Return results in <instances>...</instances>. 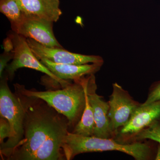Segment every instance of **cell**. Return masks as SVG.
<instances>
[{"label": "cell", "instance_id": "cell-4", "mask_svg": "<svg viewBox=\"0 0 160 160\" xmlns=\"http://www.w3.org/2000/svg\"><path fill=\"white\" fill-rule=\"evenodd\" d=\"M9 78L3 73L0 83V115L8 120L11 128V137L0 146V155L5 159L10 152L22 140L24 137L25 112L19 97L12 93L8 85Z\"/></svg>", "mask_w": 160, "mask_h": 160}, {"label": "cell", "instance_id": "cell-2", "mask_svg": "<svg viewBox=\"0 0 160 160\" xmlns=\"http://www.w3.org/2000/svg\"><path fill=\"white\" fill-rule=\"evenodd\" d=\"M62 149L66 160L73 159L76 156L81 153L110 151L124 152L136 160H151L153 156L151 146L141 141L124 144L114 138L83 136L71 132L65 138Z\"/></svg>", "mask_w": 160, "mask_h": 160}, {"label": "cell", "instance_id": "cell-3", "mask_svg": "<svg viewBox=\"0 0 160 160\" xmlns=\"http://www.w3.org/2000/svg\"><path fill=\"white\" fill-rule=\"evenodd\" d=\"M83 78L73 81L62 89L56 90H29L18 83L13 86L15 90L24 95L38 98L46 102L68 119L70 129H73L81 120L86 106Z\"/></svg>", "mask_w": 160, "mask_h": 160}, {"label": "cell", "instance_id": "cell-1", "mask_svg": "<svg viewBox=\"0 0 160 160\" xmlns=\"http://www.w3.org/2000/svg\"><path fill=\"white\" fill-rule=\"evenodd\" d=\"M25 112L22 140L5 158L6 160H30L54 133L69 128L68 119L45 101L26 96L15 90Z\"/></svg>", "mask_w": 160, "mask_h": 160}, {"label": "cell", "instance_id": "cell-12", "mask_svg": "<svg viewBox=\"0 0 160 160\" xmlns=\"http://www.w3.org/2000/svg\"><path fill=\"white\" fill-rule=\"evenodd\" d=\"M41 63L60 79L74 81L83 77L98 72L102 63H90L84 65L58 64L45 58H40Z\"/></svg>", "mask_w": 160, "mask_h": 160}, {"label": "cell", "instance_id": "cell-11", "mask_svg": "<svg viewBox=\"0 0 160 160\" xmlns=\"http://www.w3.org/2000/svg\"><path fill=\"white\" fill-rule=\"evenodd\" d=\"M24 16L56 22L62 15L59 0H16Z\"/></svg>", "mask_w": 160, "mask_h": 160}, {"label": "cell", "instance_id": "cell-17", "mask_svg": "<svg viewBox=\"0 0 160 160\" xmlns=\"http://www.w3.org/2000/svg\"><path fill=\"white\" fill-rule=\"evenodd\" d=\"M160 100V81L153 84L148 94L145 102L141 104L142 106H147L149 104Z\"/></svg>", "mask_w": 160, "mask_h": 160}, {"label": "cell", "instance_id": "cell-6", "mask_svg": "<svg viewBox=\"0 0 160 160\" xmlns=\"http://www.w3.org/2000/svg\"><path fill=\"white\" fill-rule=\"evenodd\" d=\"M108 102L110 126L116 138L118 130L129 122L141 104L135 101L128 92L117 83L112 84V93Z\"/></svg>", "mask_w": 160, "mask_h": 160}, {"label": "cell", "instance_id": "cell-5", "mask_svg": "<svg viewBox=\"0 0 160 160\" xmlns=\"http://www.w3.org/2000/svg\"><path fill=\"white\" fill-rule=\"evenodd\" d=\"M9 36L11 38L13 45V58L11 62L6 67L5 72L9 80L11 81L13 80L18 69L28 68L45 73L62 88L71 82V81L60 79L43 65L35 55L26 38L13 32Z\"/></svg>", "mask_w": 160, "mask_h": 160}, {"label": "cell", "instance_id": "cell-15", "mask_svg": "<svg viewBox=\"0 0 160 160\" xmlns=\"http://www.w3.org/2000/svg\"><path fill=\"white\" fill-rule=\"evenodd\" d=\"M149 139L156 141L160 144V122L156 121L132 138V142Z\"/></svg>", "mask_w": 160, "mask_h": 160}, {"label": "cell", "instance_id": "cell-16", "mask_svg": "<svg viewBox=\"0 0 160 160\" xmlns=\"http://www.w3.org/2000/svg\"><path fill=\"white\" fill-rule=\"evenodd\" d=\"M11 137V128L8 120L5 118H0V146L5 143V140Z\"/></svg>", "mask_w": 160, "mask_h": 160}, {"label": "cell", "instance_id": "cell-7", "mask_svg": "<svg viewBox=\"0 0 160 160\" xmlns=\"http://www.w3.org/2000/svg\"><path fill=\"white\" fill-rule=\"evenodd\" d=\"M27 42L35 55L38 58H45L58 64L84 65L90 63H102L104 61L99 56L86 55L73 53L58 47L43 46L36 41L26 38Z\"/></svg>", "mask_w": 160, "mask_h": 160}, {"label": "cell", "instance_id": "cell-14", "mask_svg": "<svg viewBox=\"0 0 160 160\" xmlns=\"http://www.w3.org/2000/svg\"><path fill=\"white\" fill-rule=\"evenodd\" d=\"M0 12L9 20L12 30L25 17L16 0H0Z\"/></svg>", "mask_w": 160, "mask_h": 160}, {"label": "cell", "instance_id": "cell-18", "mask_svg": "<svg viewBox=\"0 0 160 160\" xmlns=\"http://www.w3.org/2000/svg\"><path fill=\"white\" fill-rule=\"evenodd\" d=\"M13 57V51L8 52L4 51L2 54L1 55L0 57V77L2 78L3 75L4 70L6 69L8 63L9 61L12 59Z\"/></svg>", "mask_w": 160, "mask_h": 160}, {"label": "cell", "instance_id": "cell-9", "mask_svg": "<svg viewBox=\"0 0 160 160\" xmlns=\"http://www.w3.org/2000/svg\"><path fill=\"white\" fill-rule=\"evenodd\" d=\"M53 24V22L48 20L25 16L21 24L12 31L47 47L63 48L54 36Z\"/></svg>", "mask_w": 160, "mask_h": 160}, {"label": "cell", "instance_id": "cell-19", "mask_svg": "<svg viewBox=\"0 0 160 160\" xmlns=\"http://www.w3.org/2000/svg\"><path fill=\"white\" fill-rule=\"evenodd\" d=\"M155 160H160V144L158 147L156 155L155 157Z\"/></svg>", "mask_w": 160, "mask_h": 160}, {"label": "cell", "instance_id": "cell-10", "mask_svg": "<svg viewBox=\"0 0 160 160\" xmlns=\"http://www.w3.org/2000/svg\"><path fill=\"white\" fill-rule=\"evenodd\" d=\"M160 120V100L147 106L140 105L135 110L130 119L118 131L116 137L130 141L132 138L156 121Z\"/></svg>", "mask_w": 160, "mask_h": 160}, {"label": "cell", "instance_id": "cell-8", "mask_svg": "<svg viewBox=\"0 0 160 160\" xmlns=\"http://www.w3.org/2000/svg\"><path fill=\"white\" fill-rule=\"evenodd\" d=\"M97 89L94 74H90L87 85L88 98L92 109L95 122L94 136L105 138H115L109 117V102L96 92Z\"/></svg>", "mask_w": 160, "mask_h": 160}, {"label": "cell", "instance_id": "cell-13", "mask_svg": "<svg viewBox=\"0 0 160 160\" xmlns=\"http://www.w3.org/2000/svg\"><path fill=\"white\" fill-rule=\"evenodd\" d=\"M89 75L83 78V85L86 93V106L82 118L71 132L86 137L94 136L95 122L93 109L92 107L87 92V85Z\"/></svg>", "mask_w": 160, "mask_h": 160}]
</instances>
